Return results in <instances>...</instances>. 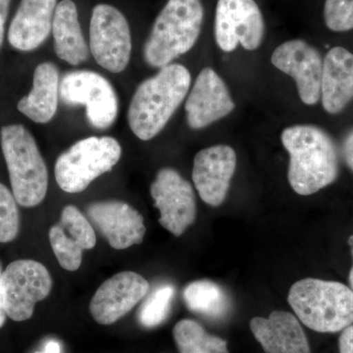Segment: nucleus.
Listing matches in <instances>:
<instances>
[{"label": "nucleus", "instance_id": "obj_1", "mask_svg": "<svg viewBox=\"0 0 353 353\" xmlns=\"http://www.w3.org/2000/svg\"><path fill=\"white\" fill-rule=\"evenodd\" d=\"M281 141L290 155L288 179L297 194H316L338 178L336 145L324 130L312 125L288 127Z\"/></svg>", "mask_w": 353, "mask_h": 353}, {"label": "nucleus", "instance_id": "obj_2", "mask_svg": "<svg viewBox=\"0 0 353 353\" xmlns=\"http://www.w3.org/2000/svg\"><path fill=\"white\" fill-rule=\"evenodd\" d=\"M192 76L183 65L172 63L137 88L129 110L128 123L141 141H150L166 126L189 92Z\"/></svg>", "mask_w": 353, "mask_h": 353}, {"label": "nucleus", "instance_id": "obj_3", "mask_svg": "<svg viewBox=\"0 0 353 353\" xmlns=\"http://www.w3.org/2000/svg\"><path fill=\"white\" fill-rule=\"evenodd\" d=\"M203 18L201 0H168L146 39V63L161 69L189 52L199 38Z\"/></svg>", "mask_w": 353, "mask_h": 353}, {"label": "nucleus", "instance_id": "obj_4", "mask_svg": "<svg viewBox=\"0 0 353 353\" xmlns=\"http://www.w3.org/2000/svg\"><path fill=\"white\" fill-rule=\"evenodd\" d=\"M289 303L299 319L319 333H336L353 324V290L339 282L307 278L292 285Z\"/></svg>", "mask_w": 353, "mask_h": 353}, {"label": "nucleus", "instance_id": "obj_5", "mask_svg": "<svg viewBox=\"0 0 353 353\" xmlns=\"http://www.w3.org/2000/svg\"><path fill=\"white\" fill-rule=\"evenodd\" d=\"M0 143L16 201L24 208H34L46 199L48 171L36 139L21 124L0 130Z\"/></svg>", "mask_w": 353, "mask_h": 353}, {"label": "nucleus", "instance_id": "obj_6", "mask_svg": "<svg viewBox=\"0 0 353 353\" xmlns=\"http://www.w3.org/2000/svg\"><path fill=\"white\" fill-rule=\"evenodd\" d=\"M121 157L122 148L112 137L81 139L57 158L55 179L63 192L79 194L99 176L112 170Z\"/></svg>", "mask_w": 353, "mask_h": 353}, {"label": "nucleus", "instance_id": "obj_7", "mask_svg": "<svg viewBox=\"0 0 353 353\" xmlns=\"http://www.w3.org/2000/svg\"><path fill=\"white\" fill-rule=\"evenodd\" d=\"M60 99L69 106H85L88 123L95 129H108L117 119L115 90L97 72L78 70L65 74L60 80Z\"/></svg>", "mask_w": 353, "mask_h": 353}, {"label": "nucleus", "instance_id": "obj_8", "mask_svg": "<svg viewBox=\"0 0 353 353\" xmlns=\"http://www.w3.org/2000/svg\"><path fill=\"white\" fill-rule=\"evenodd\" d=\"M52 279L44 265L32 259L13 261L2 273V301L7 317L26 321L34 314V306L48 296Z\"/></svg>", "mask_w": 353, "mask_h": 353}, {"label": "nucleus", "instance_id": "obj_9", "mask_svg": "<svg viewBox=\"0 0 353 353\" xmlns=\"http://www.w3.org/2000/svg\"><path fill=\"white\" fill-rule=\"evenodd\" d=\"M90 50L97 63L111 73L127 68L132 54L131 30L116 7L104 3L94 7L90 18Z\"/></svg>", "mask_w": 353, "mask_h": 353}, {"label": "nucleus", "instance_id": "obj_10", "mask_svg": "<svg viewBox=\"0 0 353 353\" xmlns=\"http://www.w3.org/2000/svg\"><path fill=\"white\" fill-rule=\"evenodd\" d=\"M214 34L220 50L232 52L241 44L246 50L261 46L265 34L263 15L254 0H218Z\"/></svg>", "mask_w": 353, "mask_h": 353}, {"label": "nucleus", "instance_id": "obj_11", "mask_svg": "<svg viewBox=\"0 0 353 353\" xmlns=\"http://www.w3.org/2000/svg\"><path fill=\"white\" fill-rule=\"evenodd\" d=\"M150 194L160 211V225L174 236H182L194 224L196 217L194 189L175 169L158 171L150 185Z\"/></svg>", "mask_w": 353, "mask_h": 353}, {"label": "nucleus", "instance_id": "obj_12", "mask_svg": "<svg viewBox=\"0 0 353 353\" xmlns=\"http://www.w3.org/2000/svg\"><path fill=\"white\" fill-rule=\"evenodd\" d=\"M276 68L292 77L301 101L314 105L321 99L323 61L319 51L303 39L280 44L272 54Z\"/></svg>", "mask_w": 353, "mask_h": 353}, {"label": "nucleus", "instance_id": "obj_13", "mask_svg": "<svg viewBox=\"0 0 353 353\" xmlns=\"http://www.w3.org/2000/svg\"><path fill=\"white\" fill-rule=\"evenodd\" d=\"M85 213L92 227L114 250H126L143 243L146 232L145 220L127 202L114 199L92 202L87 206Z\"/></svg>", "mask_w": 353, "mask_h": 353}, {"label": "nucleus", "instance_id": "obj_14", "mask_svg": "<svg viewBox=\"0 0 353 353\" xmlns=\"http://www.w3.org/2000/svg\"><path fill=\"white\" fill-rule=\"evenodd\" d=\"M148 292L150 284L143 276L136 272H121L106 280L95 292L90 303V314L99 324H114Z\"/></svg>", "mask_w": 353, "mask_h": 353}, {"label": "nucleus", "instance_id": "obj_15", "mask_svg": "<svg viewBox=\"0 0 353 353\" xmlns=\"http://www.w3.org/2000/svg\"><path fill=\"white\" fill-rule=\"evenodd\" d=\"M234 102L226 83L212 68L202 69L185 104L190 128L201 130L233 112Z\"/></svg>", "mask_w": 353, "mask_h": 353}, {"label": "nucleus", "instance_id": "obj_16", "mask_svg": "<svg viewBox=\"0 0 353 353\" xmlns=\"http://www.w3.org/2000/svg\"><path fill=\"white\" fill-rule=\"evenodd\" d=\"M236 168V154L231 146L213 145L197 153L192 181L202 201L211 206L222 204Z\"/></svg>", "mask_w": 353, "mask_h": 353}, {"label": "nucleus", "instance_id": "obj_17", "mask_svg": "<svg viewBox=\"0 0 353 353\" xmlns=\"http://www.w3.org/2000/svg\"><path fill=\"white\" fill-rule=\"evenodd\" d=\"M50 241L60 266L77 271L83 261V252L97 245L94 227L76 206H65L59 223L50 228Z\"/></svg>", "mask_w": 353, "mask_h": 353}, {"label": "nucleus", "instance_id": "obj_18", "mask_svg": "<svg viewBox=\"0 0 353 353\" xmlns=\"http://www.w3.org/2000/svg\"><path fill=\"white\" fill-rule=\"evenodd\" d=\"M57 0H21L8 30V41L15 50L32 51L52 31Z\"/></svg>", "mask_w": 353, "mask_h": 353}, {"label": "nucleus", "instance_id": "obj_19", "mask_svg": "<svg viewBox=\"0 0 353 353\" xmlns=\"http://www.w3.org/2000/svg\"><path fill=\"white\" fill-rule=\"evenodd\" d=\"M250 329L266 353H311L303 329L290 312L274 311L268 318L254 317Z\"/></svg>", "mask_w": 353, "mask_h": 353}, {"label": "nucleus", "instance_id": "obj_20", "mask_svg": "<svg viewBox=\"0 0 353 353\" xmlns=\"http://www.w3.org/2000/svg\"><path fill=\"white\" fill-rule=\"evenodd\" d=\"M321 99L330 114L341 112L353 99V54L345 48L336 46L324 58Z\"/></svg>", "mask_w": 353, "mask_h": 353}, {"label": "nucleus", "instance_id": "obj_21", "mask_svg": "<svg viewBox=\"0 0 353 353\" xmlns=\"http://www.w3.org/2000/svg\"><path fill=\"white\" fill-rule=\"evenodd\" d=\"M59 97V70L51 62H43L34 70L31 92L20 99L17 108L32 122L46 124L57 114Z\"/></svg>", "mask_w": 353, "mask_h": 353}, {"label": "nucleus", "instance_id": "obj_22", "mask_svg": "<svg viewBox=\"0 0 353 353\" xmlns=\"http://www.w3.org/2000/svg\"><path fill=\"white\" fill-rule=\"evenodd\" d=\"M52 34L55 53L59 59L72 66L87 61L90 46L83 38L75 2L62 0L57 4L53 17Z\"/></svg>", "mask_w": 353, "mask_h": 353}, {"label": "nucleus", "instance_id": "obj_23", "mask_svg": "<svg viewBox=\"0 0 353 353\" xmlns=\"http://www.w3.org/2000/svg\"><path fill=\"white\" fill-rule=\"evenodd\" d=\"M183 301L190 311L210 319L224 317L230 308L226 292L219 285L208 280L188 285L183 290Z\"/></svg>", "mask_w": 353, "mask_h": 353}, {"label": "nucleus", "instance_id": "obj_24", "mask_svg": "<svg viewBox=\"0 0 353 353\" xmlns=\"http://www.w3.org/2000/svg\"><path fill=\"white\" fill-rule=\"evenodd\" d=\"M173 336L180 353H229L226 341L208 334L192 320L176 323Z\"/></svg>", "mask_w": 353, "mask_h": 353}, {"label": "nucleus", "instance_id": "obj_25", "mask_svg": "<svg viewBox=\"0 0 353 353\" xmlns=\"http://www.w3.org/2000/svg\"><path fill=\"white\" fill-rule=\"evenodd\" d=\"M174 294L175 289L170 284L155 288L139 309V324L145 328H155L162 324L170 313Z\"/></svg>", "mask_w": 353, "mask_h": 353}, {"label": "nucleus", "instance_id": "obj_26", "mask_svg": "<svg viewBox=\"0 0 353 353\" xmlns=\"http://www.w3.org/2000/svg\"><path fill=\"white\" fill-rule=\"evenodd\" d=\"M17 201L8 188L0 183V243H7L17 238L20 231V214Z\"/></svg>", "mask_w": 353, "mask_h": 353}, {"label": "nucleus", "instance_id": "obj_27", "mask_svg": "<svg viewBox=\"0 0 353 353\" xmlns=\"http://www.w3.org/2000/svg\"><path fill=\"white\" fill-rule=\"evenodd\" d=\"M325 24L331 31L343 32L353 29V0H326Z\"/></svg>", "mask_w": 353, "mask_h": 353}, {"label": "nucleus", "instance_id": "obj_28", "mask_svg": "<svg viewBox=\"0 0 353 353\" xmlns=\"http://www.w3.org/2000/svg\"><path fill=\"white\" fill-rule=\"evenodd\" d=\"M340 353H353V324L343 330L339 340Z\"/></svg>", "mask_w": 353, "mask_h": 353}, {"label": "nucleus", "instance_id": "obj_29", "mask_svg": "<svg viewBox=\"0 0 353 353\" xmlns=\"http://www.w3.org/2000/svg\"><path fill=\"white\" fill-rule=\"evenodd\" d=\"M11 0H0V48L4 41L6 34V24L8 17L9 8H10Z\"/></svg>", "mask_w": 353, "mask_h": 353}, {"label": "nucleus", "instance_id": "obj_30", "mask_svg": "<svg viewBox=\"0 0 353 353\" xmlns=\"http://www.w3.org/2000/svg\"><path fill=\"white\" fill-rule=\"evenodd\" d=\"M343 155L345 163L353 171V130L348 132L343 143Z\"/></svg>", "mask_w": 353, "mask_h": 353}, {"label": "nucleus", "instance_id": "obj_31", "mask_svg": "<svg viewBox=\"0 0 353 353\" xmlns=\"http://www.w3.org/2000/svg\"><path fill=\"white\" fill-rule=\"evenodd\" d=\"M2 272L1 265H0V328L3 326L4 323L6 321V313L4 310L3 301H2V290H1V281H2Z\"/></svg>", "mask_w": 353, "mask_h": 353}, {"label": "nucleus", "instance_id": "obj_32", "mask_svg": "<svg viewBox=\"0 0 353 353\" xmlns=\"http://www.w3.org/2000/svg\"><path fill=\"white\" fill-rule=\"evenodd\" d=\"M38 353H61V347L57 341H50L44 347L43 352Z\"/></svg>", "mask_w": 353, "mask_h": 353}, {"label": "nucleus", "instance_id": "obj_33", "mask_svg": "<svg viewBox=\"0 0 353 353\" xmlns=\"http://www.w3.org/2000/svg\"><path fill=\"white\" fill-rule=\"evenodd\" d=\"M348 243H350V248H352V253L353 257V236H350V240H348ZM350 287H352V290H353V265L352 270L350 272Z\"/></svg>", "mask_w": 353, "mask_h": 353}]
</instances>
